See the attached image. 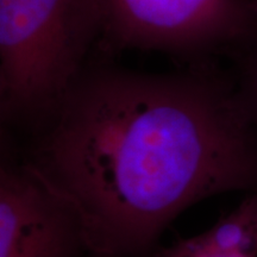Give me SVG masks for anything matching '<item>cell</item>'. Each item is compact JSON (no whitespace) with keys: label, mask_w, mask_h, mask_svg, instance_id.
Segmentation results:
<instances>
[{"label":"cell","mask_w":257,"mask_h":257,"mask_svg":"<svg viewBox=\"0 0 257 257\" xmlns=\"http://www.w3.org/2000/svg\"><path fill=\"white\" fill-rule=\"evenodd\" d=\"M86 257H119V256H108V255H99V253H88Z\"/></svg>","instance_id":"7"},{"label":"cell","mask_w":257,"mask_h":257,"mask_svg":"<svg viewBox=\"0 0 257 257\" xmlns=\"http://www.w3.org/2000/svg\"><path fill=\"white\" fill-rule=\"evenodd\" d=\"M252 2H253V5H255L256 9H257V0H252Z\"/></svg>","instance_id":"8"},{"label":"cell","mask_w":257,"mask_h":257,"mask_svg":"<svg viewBox=\"0 0 257 257\" xmlns=\"http://www.w3.org/2000/svg\"><path fill=\"white\" fill-rule=\"evenodd\" d=\"M105 24L95 50L161 51L181 64L231 59L257 37L252 0H102Z\"/></svg>","instance_id":"3"},{"label":"cell","mask_w":257,"mask_h":257,"mask_svg":"<svg viewBox=\"0 0 257 257\" xmlns=\"http://www.w3.org/2000/svg\"><path fill=\"white\" fill-rule=\"evenodd\" d=\"M16 148L81 218L89 253L154 257L204 199L257 193V125L220 60L144 73L94 50Z\"/></svg>","instance_id":"1"},{"label":"cell","mask_w":257,"mask_h":257,"mask_svg":"<svg viewBox=\"0 0 257 257\" xmlns=\"http://www.w3.org/2000/svg\"><path fill=\"white\" fill-rule=\"evenodd\" d=\"M104 24L102 0H0L2 128L27 134L55 110Z\"/></svg>","instance_id":"2"},{"label":"cell","mask_w":257,"mask_h":257,"mask_svg":"<svg viewBox=\"0 0 257 257\" xmlns=\"http://www.w3.org/2000/svg\"><path fill=\"white\" fill-rule=\"evenodd\" d=\"M154 257H253L239 252L217 249L205 242L200 234L191 238L179 239L169 246H161Z\"/></svg>","instance_id":"6"},{"label":"cell","mask_w":257,"mask_h":257,"mask_svg":"<svg viewBox=\"0 0 257 257\" xmlns=\"http://www.w3.org/2000/svg\"><path fill=\"white\" fill-rule=\"evenodd\" d=\"M2 136L0 257H86L81 218Z\"/></svg>","instance_id":"4"},{"label":"cell","mask_w":257,"mask_h":257,"mask_svg":"<svg viewBox=\"0 0 257 257\" xmlns=\"http://www.w3.org/2000/svg\"><path fill=\"white\" fill-rule=\"evenodd\" d=\"M230 61L239 94L250 117L257 125V37Z\"/></svg>","instance_id":"5"}]
</instances>
